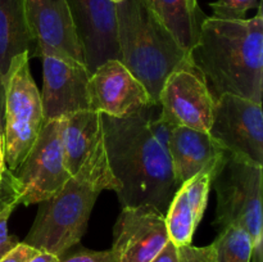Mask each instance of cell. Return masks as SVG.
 <instances>
[{"instance_id":"cell-20","label":"cell","mask_w":263,"mask_h":262,"mask_svg":"<svg viewBox=\"0 0 263 262\" xmlns=\"http://www.w3.org/2000/svg\"><path fill=\"white\" fill-rule=\"evenodd\" d=\"M216 262H252L253 244L244 229L228 226L212 243Z\"/></svg>"},{"instance_id":"cell-24","label":"cell","mask_w":263,"mask_h":262,"mask_svg":"<svg viewBox=\"0 0 263 262\" xmlns=\"http://www.w3.org/2000/svg\"><path fill=\"white\" fill-rule=\"evenodd\" d=\"M57 262H117L110 249L108 251H90L80 249L73 253H66Z\"/></svg>"},{"instance_id":"cell-31","label":"cell","mask_w":263,"mask_h":262,"mask_svg":"<svg viewBox=\"0 0 263 262\" xmlns=\"http://www.w3.org/2000/svg\"><path fill=\"white\" fill-rule=\"evenodd\" d=\"M0 131H2V126H0Z\"/></svg>"},{"instance_id":"cell-7","label":"cell","mask_w":263,"mask_h":262,"mask_svg":"<svg viewBox=\"0 0 263 262\" xmlns=\"http://www.w3.org/2000/svg\"><path fill=\"white\" fill-rule=\"evenodd\" d=\"M12 172L20 186V204H39L62 189L71 174L64 162L59 120L44 122L31 151Z\"/></svg>"},{"instance_id":"cell-11","label":"cell","mask_w":263,"mask_h":262,"mask_svg":"<svg viewBox=\"0 0 263 262\" xmlns=\"http://www.w3.org/2000/svg\"><path fill=\"white\" fill-rule=\"evenodd\" d=\"M170 240L163 213L151 204L122 207L110 251L117 262H151Z\"/></svg>"},{"instance_id":"cell-8","label":"cell","mask_w":263,"mask_h":262,"mask_svg":"<svg viewBox=\"0 0 263 262\" xmlns=\"http://www.w3.org/2000/svg\"><path fill=\"white\" fill-rule=\"evenodd\" d=\"M208 133L226 152L263 166L262 104L238 95H221Z\"/></svg>"},{"instance_id":"cell-23","label":"cell","mask_w":263,"mask_h":262,"mask_svg":"<svg viewBox=\"0 0 263 262\" xmlns=\"http://www.w3.org/2000/svg\"><path fill=\"white\" fill-rule=\"evenodd\" d=\"M177 262H216L212 244L205 247H177Z\"/></svg>"},{"instance_id":"cell-29","label":"cell","mask_w":263,"mask_h":262,"mask_svg":"<svg viewBox=\"0 0 263 262\" xmlns=\"http://www.w3.org/2000/svg\"><path fill=\"white\" fill-rule=\"evenodd\" d=\"M110 2H112V3H113V4H118V3L123 2V0H110Z\"/></svg>"},{"instance_id":"cell-5","label":"cell","mask_w":263,"mask_h":262,"mask_svg":"<svg viewBox=\"0 0 263 262\" xmlns=\"http://www.w3.org/2000/svg\"><path fill=\"white\" fill-rule=\"evenodd\" d=\"M263 166L226 153L213 175L211 186L217 194L215 228L244 229L253 244L252 262H263L262 254V182Z\"/></svg>"},{"instance_id":"cell-25","label":"cell","mask_w":263,"mask_h":262,"mask_svg":"<svg viewBox=\"0 0 263 262\" xmlns=\"http://www.w3.org/2000/svg\"><path fill=\"white\" fill-rule=\"evenodd\" d=\"M15 207H17V204H12L0 211V259L20 243L18 239L10 235L9 231H8V220H9L10 215Z\"/></svg>"},{"instance_id":"cell-13","label":"cell","mask_w":263,"mask_h":262,"mask_svg":"<svg viewBox=\"0 0 263 262\" xmlns=\"http://www.w3.org/2000/svg\"><path fill=\"white\" fill-rule=\"evenodd\" d=\"M89 107L109 117H127L153 102L140 81L118 59H109L90 73Z\"/></svg>"},{"instance_id":"cell-10","label":"cell","mask_w":263,"mask_h":262,"mask_svg":"<svg viewBox=\"0 0 263 262\" xmlns=\"http://www.w3.org/2000/svg\"><path fill=\"white\" fill-rule=\"evenodd\" d=\"M90 73L109 59L120 61L117 12L110 0H66Z\"/></svg>"},{"instance_id":"cell-1","label":"cell","mask_w":263,"mask_h":262,"mask_svg":"<svg viewBox=\"0 0 263 262\" xmlns=\"http://www.w3.org/2000/svg\"><path fill=\"white\" fill-rule=\"evenodd\" d=\"M159 109V104H149L127 117L102 115V128L110 171L121 184L117 193L121 205L151 204L166 215L180 184L168 149L149 127Z\"/></svg>"},{"instance_id":"cell-9","label":"cell","mask_w":263,"mask_h":262,"mask_svg":"<svg viewBox=\"0 0 263 262\" xmlns=\"http://www.w3.org/2000/svg\"><path fill=\"white\" fill-rule=\"evenodd\" d=\"M158 104L161 117L175 127L210 131L216 100L200 72L193 66L176 69L167 77Z\"/></svg>"},{"instance_id":"cell-19","label":"cell","mask_w":263,"mask_h":262,"mask_svg":"<svg viewBox=\"0 0 263 262\" xmlns=\"http://www.w3.org/2000/svg\"><path fill=\"white\" fill-rule=\"evenodd\" d=\"M149 5L177 43L186 51L193 48L205 15L192 0H148Z\"/></svg>"},{"instance_id":"cell-21","label":"cell","mask_w":263,"mask_h":262,"mask_svg":"<svg viewBox=\"0 0 263 262\" xmlns=\"http://www.w3.org/2000/svg\"><path fill=\"white\" fill-rule=\"evenodd\" d=\"M261 3L258 0H217L211 3L212 17L220 20H244L249 9L258 8Z\"/></svg>"},{"instance_id":"cell-6","label":"cell","mask_w":263,"mask_h":262,"mask_svg":"<svg viewBox=\"0 0 263 262\" xmlns=\"http://www.w3.org/2000/svg\"><path fill=\"white\" fill-rule=\"evenodd\" d=\"M28 62V53L14 57L3 84L4 156L10 171L22 163L45 122L40 92L31 76Z\"/></svg>"},{"instance_id":"cell-17","label":"cell","mask_w":263,"mask_h":262,"mask_svg":"<svg viewBox=\"0 0 263 262\" xmlns=\"http://www.w3.org/2000/svg\"><path fill=\"white\" fill-rule=\"evenodd\" d=\"M37 55V46L26 17L25 0H0V90L14 57Z\"/></svg>"},{"instance_id":"cell-2","label":"cell","mask_w":263,"mask_h":262,"mask_svg":"<svg viewBox=\"0 0 263 262\" xmlns=\"http://www.w3.org/2000/svg\"><path fill=\"white\" fill-rule=\"evenodd\" d=\"M253 18L205 17L189 50L193 67L205 80L213 98L233 94L262 104L263 13Z\"/></svg>"},{"instance_id":"cell-28","label":"cell","mask_w":263,"mask_h":262,"mask_svg":"<svg viewBox=\"0 0 263 262\" xmlns=\"http://www.w3.org/2000/svg\"><path fill=\"white\" fill-rule=\"evenodd\" d=\"M5 170V156H4V138H3V130L0 131V182H2L3 177H4Z\"/></svg>"},{"instance_id":"cell-14","label":"cell","mask_w":263,"mask_h":262,"mask_svg":"<svg viewBox=\"0 0 263 262\" xmlns=\"http://www.w3.org/2000/svg\"><path fill=\"white\" fill-rule=\"evenodd\" d=\"M25 9L39 57H66L85 64L66 0H25Z\"/></svg>"},{"instance_id":"cell-30","label":"cell","mask_w":263,"mask_h":262,"mask_svg":"<svg viewBox=\"0 0 263 262\" xmlns=\"http://www.w3.org/2000/svg\"><path fill=\"white\" fill-rule=\"evenodd\" d=\"M193 4H198V0H192Z\"/></svg>"},{"instance_id":"cell-4","label":"cell","mask_w":263,"mask_h":262,"mask_svg":"<svg viewBox=\"0 0 263 262\" xmlns=\"http://www.w3.org/2000/svg\"><path fill=\"white\" fill-rule=\"evenodd\" d=\"M120 61L143 84L154 103L167 77L193 66L185 50L161 22L148 0H123L116 4Z\"/></svg>"},{"instance_id":"cell-27","label":"cell","mask_w":263,"mask_h":262,"mask_svg":"<svg viewBox=\"0 0 263 262\" xmlns=\"http://www.w3.org/2000/svg\"><path fill=\"white\" fill-rule=\"evenodd\" d=\"M58 261V257L54 256V254L48 253V252H40L39 251L28 262H57Z\"/></svg>"},{"instance_id":"cell-22","label":"cell","mask_w":263,"mask_h":262,"mask_svg":"<svg viewBox=\"0 0 263 262\" xmlns=\"http://www.w3.org/2000/svg\"><path fill=\"white\" fill-rule=\"evenodd\" d=\"M12 204H20V186L13 172L7 169L0 182V211Z\"/></svg>"},{"instance_id":"cell-18","label":"cell","mask_w":263,"mask_h":262,"mask_svg":"<svg viewBox=\"0 0 263 262\" xmlns=\"http://www.w3.org/2000/svg\"><path fill=\"white\" fill-rule=\"evenodd\" d=\"M64 162L68 172L74 175L102 135V113L85 109L59 120Z\"/></svg>"},{"instance_id":"cell-15","label":"cell","mask_w":263,"mask_h":262,"mask_svg":"<svg viewBox=\"0 0 263 262\" xmlns=\"http://www.w3.org/2000/svg\"><path fill=\"white\" fill-rule=\"evenodd\" d=\"M168 153L180 185L200 172L216 174L228 152L208 131L177 126L168 141Z\"/></svg>"},{"instance_id":"cell-26","label":"cell","mask_w":263,"mask_h":262,"mask_svg":"<svg viewBox=\"0 0 263 262\" xmlns=\"http://www.w3.org/2000/svg\"><path fill=\"white\" fill-rule=\"evenodd\" d=\"M37 252V249L22 241V243H18L12 251L8 252L0 259V262H28Z\"/></svg>"},{"instance_id":"cell-12","label":"cell","mask_w":263,"mask_h":262,"mask_svg":"<svg viewBox=\"0 0 263 262\" xmlns=\"http://www.w3.org/2000/svg\"><path fill=\"white\" fill-rule=\"evenodd\" d=\"M43 91L40 92L44 120H61L71 113L90 109V72L72 58L43 55Z\"/></svg>"},{"instance_id":"cell-16","label":"cell","mask_w":263,"mask_h":262,"mask_svg":"<svg viewBox=\"0 0 263 262\" xmlns=\"http://www.w3.org/2000/svg\"><path fill=\"white\" fill-rule=\"evenodd\" d=\"M212 176L200 172L180 185L168 205L166 220L168 238L175 246H190L210 195Z\"/></svg>"},{"instance_id":"cell-3","label":"cell","mask_w":263,"mask_h":262,"mask_svg":"<svg viewBox=\"0 0 263 262\" xmlns=\"http://www.w3.org/2000/svg\"><path fill=\"white\" fill-rule=\"evenodd\" d=\"M107 189L118 193L121 184L110 171L102 133L76 174L53 197L39 203L23 243L61 258L81 241L95 202Z\"/></svg>"}]
</instances>
